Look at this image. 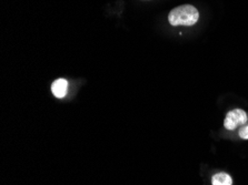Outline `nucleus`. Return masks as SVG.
I'll return each instance as SVG.
<instances>
[{"mask_svg":"<svg viewBox=\"0 0 248 185\" xmlns=\"http://www.w3.org/2000/svg\"><path fill=\"white\" fill-rule=\"evenodd\" d=\"M51 91L56 98L62 99L63 97H66L67 91H68V81L65 79H58V80L54 81V84L51 85Z\"/></svg>","mask_w":248,"mask_h":185,"instance_id":"7ed1b4c3","label":"nucleus"},{"mask_svg":"<svg viewBox=\"0 0 248 185\" xmlns=\"http://www.w3.org/2000/svg\"><path fill=\"white\" fill-rule=\"evenodd\" d=\"M212 184L213 185H232V180L231 175L227 174V173L220 172L213 176Z\"/></svg>","mask_w":248,"mask_h":185,"instance_id":"20e7f679","label":"nucleus"},{"mask_svg":"<svg viewBox=\"0 0 248 185\" xmlns=\"http://www.w3.org/2000/svg\"><path fill=\"white\" fill-rule=\"evenodd\" d=\"M239 137L244 140H248V126L243 127L242 129L239 130Z\"/></svg>","mask_w":248,"mask_h":185,"instance_id":"39448f33","label":"nucleus"},{"mask_svg":"<svg viewBox=\"0 0 248 185\" xmlns=\"http://www.w3.org/2000/svg\"><path fill=\"white\" fill-rule=\"evenodd\" d=\"M247 122V113L242 109H235L227 113L226 118L224 120L225 129L232 131L237 129L238 127L244 126Z\"/></svg>","mask_w":248,"mask_h":185,"instance_id":"f03ea898","label":"nucleus"},{"mask_svg":"<svg viewBox=\"0 0 248 185\" xmlns=\"http://www.w3.org/2000/svg\"><path fill=\"white\" fill-rule=\"evenodd\" d=\"M198 18V10L191 5L176 7L168 14V21L171 26H194Z\"/></svg>","mask_w":248,"mask_h":185,"instance_id":"f257e3e1","label":"nucleus"}]
</instances>
